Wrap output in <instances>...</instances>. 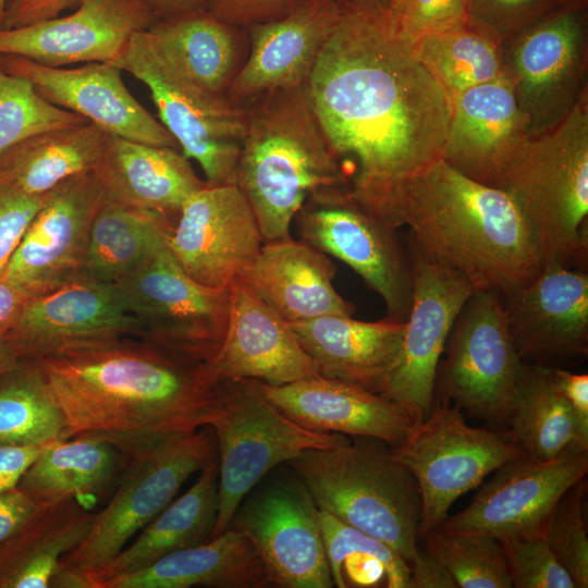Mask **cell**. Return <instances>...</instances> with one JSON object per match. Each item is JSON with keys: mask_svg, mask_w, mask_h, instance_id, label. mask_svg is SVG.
Listing matches in <instances>:
<instances>
[{"mask_svg": "<svg viewBox=\"0 0 588 588\" xmlns=\"http://www.w3.org/2000/svg\"><path fill=\"white\" fill-rule=\"evenodd\" d=\"M385 9L343 0L306 83L347 191L375 216L396 184L441 158L451 117L446 93L391 33Z\"/></svg>", "mask_w": 588, "mask_h": 588, "instance_id": "obj_1", "label": "cell"}, {"mask_svg": "<svg viewBox=\"0 0 588 588\" xmlns=\"http://www.w3.org/2000/svg\"><path fill=\"white\" fill-rule=\"evenodd\" d=\"M68 437L94 434L126 455L142 443L208 426L217 379L209 364L171 356L133 336L36 358Z\"/></svg>", "mask_w": 588, "mask_h": 588, "instance_id": "obj_2", "label": "cell"}, {"mask_svg": "<svg viewBox=\"0 0 588 588\" xmlns=\"http://www.w3.org/2000/svg\"><path fill=\"white\" fill-rule=\"evenodd\" d=\"M377 217L424 256L460 272L475 291L502 295L528 283L542 264L510 196L477 182L442 158L404 179Z\"/></svg>", "mask_w": 588, "mask_h": 588, "instance_id": "obj_3", "label": "cell"}, {"mask_svg": "<svg viewBox=\"0 0 588 588\" xmlns=\"http://www.w3.org/2000/svg\"><path fill=\"white\" fill-rule=\"evenodd\" d=\"M244 107L246 132L235 185L255 212L264 243L290 240L307 196L347 186L348 174L322 133L306 85L275 90Z\"/></svg>", "mask_w": 588, "mask_h": 588, "instance_id": "obj_4", "label": "cell"}, {"mask_svg": "<svg viewBox=\"0 0 588 588\" xmlns=\"http://www.w3.org/2000/svg\"><path fill=\"white\" fill-rule=\"evenodd\" d=\"M493 187L515 204L542 265L586 268L588 91L558 125L525 140Z\"/></svg>", "mask_w": 588, "mask_h": 588, "instance_id": "obj_5", "label": "cell"}, {"mask_svg": "<svg viewBox=\"0 0 588 588\" xmlns=\"http://www.w3.org/2000/svg\"><path fill=\"white\" fill-rule=\"evenodd\" d=\"M319 510L396 550L419 552L421 502L415 478L391 451L363 443L304 450L287 463Z\"/></svg>", "mask_w": 588, "mask_h": 588, "instance_id": "obj_6", "label": "cell"}, {"mask_svg": "<svg viewBox=\"0 0 588 588\" xmlns=\"http://www.w3.org/2000/svg\"><path fill=\"white\" fill-rule=\"evenodd\" d=\"M211 427L219 464V506L213 538L224 532L244 497L270 471L310 448L347 436L299 426L278 409L254 379L217 382Z\"/></svg>", "mask_w": 588, "mask_h": 588, "instance_id": "obj_7", "label": "cell"}, {"mask_svg": "<svg viewBox=\"0 0 588 588\" xmlns=\"http://www.w3.org/2000/svg\"><path fill=\"white\" fill-rule=\"evenodd\" d=\"M216 455L210 426L134 448L109 503L96 513L87 537L62 561L89 574L111 561L173 501L183 483Z\"/></svg>", "mask_w": 588, "mask_h": 588, "instance_id": "obj_8", "label": "cell"}, {"mask_svg": "<svg viewBox=\"0 0 588 588\" xmlns=\"http://www.w3.org/2000/svg\"><path fill=\"white\" fill-rule=\"evenodd\" d=\"M112 63L147 86L161 124L181 152L199 163L207 185L235 184L245 107L181 75L161 57L147 29L135 33Z\"/></svg>", "mask_w": 588, "mask_h": 588, "instance_id": "obj_9", "label": "cell"}, {"mask_svg": "<svg viewBox=\"0 0 588 588\" xmlns=\"http://www.w3.org/2000/svg\"><path fill=\"white\" fill-rule=\"evenodd\" d=\"M114 284L138 323L137 339L186 362H212L226 331L229 286L191 279L167 242Z\"/></svg>", "mask_w": 588, "mask_h": 588, "instance_id": "obj_10", "label": "cell"}, {"mask_svg": "<svg viewBox=\"0 0 588 588\" xmlns=\"http://www.w3.org/2000/svg\"><path fill=\"white\" fill-rule=\"evenodd\" d=\"M391 453L418 486L421 536L440 527L451 505L489 474L527 456L511 437L469 426L461 409L448 404L432 407Z\"/></svg>", "mask_w": 588, "mask_h": 588, "instance_id": "obj_11", "label": "cell"}, {"mask_svg": "<svg viewBox=\"0 0 588 588\" xmlns=\"http://www.w3.org/2000/svg\"><path fill=\"white\" fill-rule=\"evenodd\" d=\"M585 5L565 4L502 42V76L530 136L558 125L588 91Z\"/></svg>", "mask_w": 588, "mask_h": 588, "instance_id": "obj_12", "label": "cell"}, {"mask_svg": "<svg viewBox=\"0 0 588 588\" xmlns=\"http://www.w3.org/2000/svg\"><path fill=\"white\" fill-rule=\"evenodd\" d=\"M294 219L301 241L352 268L382 298L387 318L406 321L414 272L397 229L360 206L346 186L310 193Z\"/></svg>", "mask_w": 588, "mask_h": 588, "instance_id": "obj_13", "label": "cell"}, {"mask_svg": "<svg viewBox=\"0 0 588 588\" xmlns=\"http://www.w3.org/2000/svg\"><path fill=\"white\" fill-rule=\"evenodd\" d=\"M229 528L252 542L271 587H334L319 509L291 467L266 475L240 502Z\"/></svg>", "mask_w": 588, "mask_h": 588, "instance_id": "obj_14", "label": "cell"}, {"mask_svg": "<svg viewBox=\"0 0 588 588\" xmlns=\"http://www.w3.org/2000/svg\"><path fill=\"white\" fill-rule=\"evenodd\" d=\"M445 348L437 375L442 395L469 416L506 422L523 360L507 328L502 294L474 291Z\"/></svg>", "mask_w": 588, "mask_h": 588, "instance_id": "obj_15", "label": "cell"}, {"mask_svg": "<svg viewBox=\"0 0 588 588\" xmlns=\"http://www.w3.org/2000/svg\"><path fill=\"white\" fill-rule=\"evenodd\" d=\"M413 299L397 358L377 393L416 422L433 407L439 363L452 327L473 292L460 272L430 260L409 243Z\"/></svg>", "mask_w": 588, "mask_h": 588, "instance_id": "obj_16", "label": "cell"}, {"mask_svg": "<svg viewBox=\"0 0 588 588\" xmlns=\"http://www.w3.org/2000/svg\"><path fill=\"white\" fill-rule=\"evenodd\" d=\"M103 200L93 171L61 182L30 221L2 277L27 299L83 280L90 226Z\"/></svg>", "mask_w": 588, "mask_h": 588, "instance_id": "obj_17", "label": "cell"}, {"mask_svg": "<svg viewBox=\"0 0 588 588\" xmlns=\"http://www.w3.org/2000/svg\"><path fill=\"white\" fill-rule=\"evenodd\" d=\"M167 245L191 279L220 289L253 264L264 238L252 206L235 184L206 185L183 205Z\"/></svg>", "mask_w": 588, "mask_h": 588, "instance_id": "obj_18", "label": "cell"}, {"mask_svg": "<svg viewBox=\"0 0 588 588\" xmlns=\"http://www.w3.org/2000/svg\"><path fill=\"white\" fill-rule=\"evenodd\" d=\"M587 471L588 451L544 461L525 456L509 462L495 470L466 509L440 527L497 540L540 531L559 500Z\"/></svg>", "mask_w": 588, "mask_h": 588, "instance_id": "obj_19", "label": "cell"}, {"mask_svg": "<svg viewBox=\"0 0 588 588\" xmlns=\"http://www.w3.org/2000/svg\"><path fill=\"white\" fill-rule=\"evenodd\" d=\"M519 358L552 367L588 354V274L584 268L543 264L535 278L502 295Z\"/></svg>", "mask_w": 588, "mask_h": 588, "instance_id": "obj_20", "label": "cell"}, {"mask_svg": "<svg viewBox=\"0 0 588 588\" xmlns=\"http://www.w3.org/2000/svg\"><path fill=\"white\" fill-rule=\"evenodd\" d=\"M4 336L22 359H36L81 345L138 338V323L114 283L81 280L28 298Z\"/></svg>", "mask_w": 588, "mask_h": 588, "instance_id": "obj_21", "label": "cell"}, {"mask_svg": "<svg viewBox=\"0 0 588 588\" xmlns=\"http://www.w3.org/2000/svg\"><path fill=\"white\" fill-rule=\"evenodd\" d=\"M0 68L29 81L49 102L74 112L108 134L179 149L169 131L130 93L111 62L57 68L19 56H0Z\"/></svg>", "mask_w": 588, "mask_h": 588, "instance_id": "obj_22", "label": "cell"}, {"mask_svg": "<svg viewBox=\"0 0 588 588\" xmlns=\"http://www.w3.org/2000/svg\"><path fill=\"white\" fill-rule=\"evenodd\" d=\"M73 13L15 28H0V56L40 64L114 62L155 14L139 0H76Z\"/></svg>", "mask_w": 588, "mask_h": 588, "instance_id": "obj_23", "label": "cell"}, {"mask_svg": "<svg viewBox=\"0 0 588 588\" xmlns=\"http://www.w3.org/2000/svg\"><path fill=\"white\" fill-rule=\"evenodd\" d=\"M343 11V0H299L284 15L249 27V53L226 98L238 106L305 86Z\"/></svg>", "mask_w": 588, "mask_h": 588, "instance_id": "obj_24", "label": "cell"}, {"mask_svg": "<svg viewBox=\"0 0 588 588\" xmlns=\"http://www.w3.org/2000/svg\"><path fill=\"white\" fill-rule=\"evenodd\" d=\"M229 291L225 335L209 364L217 381L283 385L319 375L289 322L242 280L235 279Z\"/></svg>", "mask_w": 588, "mask_h": 588, "instance_id": "obj_25", "label": "cell"}, {"mask_svg": "<svg viewBox=\"0 0 588 588\" xmlns=\"http://www.w3.org/2000/svg\"><path fill=\"white\" fill-rule=\"evenodd\" d=\"M529 137L512 88L501 76L452 100L441 158L466 176L493 186Z\"/></svg>", "mask_w": 588, "mask_h": 588, "instance_id": "obj_26", "label": "cell"}, {"mask_svg": "<svg viewBox=\"0 0 588 588\" xmlns=\"http://www.w3.org/2000/svg\"><path fill=\"white\" fill-rule=\"evenodd\" d=\"M285 416L315 431L371 438L395 446L415 425L399 404L365 388L320 375L283 385L260 382Z\"/></svg>", "mask_w": 588, "mask_h": 588, "instance_id": "obj_27", "label": "cell"}, {"mask_svg": "<svg viewBox=\"0 0 588 588\" xmlns=\"http://www.w3.org/2000/svg\"><path fill=\"white\" fill-rule=\"evenodd\" d=\"M93 173L106 198L155 215L171 230L185 201L207 185L176 148L111 134Z\"/></svg>", "mask_w": 588, "mask_h": 588, "instance_id": "obj_28", "label": "cell"}, {"mask_svg": "<svg viewBox=\"0 0 588 588\" xmlns=\"http://www.w3.org/2000/svg\"><path fill=\"white\" fill-rule=\"evenodd\" d=\"M336 268L327 254L293 238L264 243L237 278L286 322L324 315L352 316L355 306L334 289Z\"/></svg>", "mask_w": 588, "mask_h": 588, "instance_id": "obj_29", "label": "cell"}, {"mask_svg": "<svg viewBox=\"0 0 588 588\" xmlns=\"http://www.w3.org/2000/svg\"><path fill=\"white\" fill-rule=\"evenodd\" d=\"M301 346L326 378L377 392L400 353L405 322H368L324 315L289 322Z\"/></svg>", "mask_w": 588, "mask_h": 588, "instance_id": "obj_30", "label": "cell"}, {"mask_svg": "<svg viewBox=\"0 0 588 588\" xmlns=\"http://www.w3.org/2000/svg\"><path fill=\"white\" fill-rule=\"evenodd\" d=\"M219 506L218 455L200 470L197 480L166 506L111 561L90 572L96 588L114 577L143 569L179 550L213 538Z\"/></svg>", "mask_w": 588, "mask_h": 588, "instance_id": "obj_31", "label": "cell"}, {"mask_svg": "<svg viewBox=\"0 0 588 588\" xmlns=\"http://www.w3.org/2000/svg\"><path fill=\"white\" fill-rule=\"evenodd\" d=\"M126 461V453L111 441L76 434L50 442L17 488L46 505L76 500L93 509L114 491Z\"/></svg>", "mask_w": 588, "mask_h": 588, "instance_id": "obj_32", "label": "cell"}, {"mask_svg": "<svg viewBox=\"0 0 588 588\" xmlns=\"http://www.w3.org/2000/svg\"><path fill=\"white\" fill-rule=\"evenodd\" d=\"M271 587L258 552L228 528L206 543L170 553L151 565L107 580L102 588Z\"/></svg>", "mask_w": 588, "mask_h": 588, "instance_id": "obj_33", "label": "cell"}, {"mask_svg": "<svg viewBox=\"0 0 588 588\" xmlns=\"http://www.w3.org/2000/svg\"><path fill=\"white\" fill-rule=\"evenodd\" d=\"M241 27L198 10L154 23L147 32L161 57L181 75L225 96L240 70Z\"/></svg>", "mask_w": 588, "mask_h": 588, "instance_id": "obj_34", "label": "cell"}, {"mask_svg": "<svg viewBox=\"0 0 588 588\" xmlns=\"http://www.w3.org/2000/svg\"><path fill=\"white\" fill-rule=\"evenodd\" d=\"M506 422L511 439L530 458L588 451V425L559 390L550 366L523 362Z\"/></svg>", "mask_w": 588, "mask_h": 588, "instance_id": "obj_35", "label": "cell"}, {"mask_svg": "<svg viewBox=\"0 0 588 588\" xmlns=\"http://www.w3.org/2000/svg\"><path fill=\"white\" fill-rule=\"evenodd\" d=\"M95 517L76 500L46 505L0 543V588H49L61 559L87 537Z\"/></svg>", "mask_w": 588, "mask_h": 588, "instance_id": "obj_36", "label": "cell"}, {"mask_svg": "<svg viewBox=\"0 0 588 588\" xmlns=\"http://www.w3.org/2000/svg\"><path fill=\"white\" fill-rule=\"evenodd\" d=\"M107 135L89 122L36 134L0 156V181L30 196L45 195L66 179L91 172Z\"/></svg>", "mask_w": 588, "mask_h": 588, "instance_id": "obj_37", "label": "cell"}, {"mask_svg": "<svg viewBox=\"0 0 588 588\" xmlns=\"http://www.w3.org/2000/svg\"><path fill=\"white\" fill-rule=\"evenodd\" d=\"M171 231L157 216L105 197L90 226L83 280L115 283L162 246Z\"/></svg>", "mask_w": 588, "mask_h": 588, "instance_id": "obj_38", "label": "cell"}, {"mask_svg": "<svg viewBox=\"0 0 588 588\" xmlns=\"http://www.w3.org/2000/svg\"><path fill=\"white\" fill-rule=\"evenodd\" d=\"M411 48L451 103L466 89L502 76V42L469 22L425 35Z\"/></svg>", "mask_w": 588, "mask_h": 588, "instance_id": "obj_39", "label": "cell"}, {"mask_svg": "<svg viewBox=\"0 0 588 588\" xmlns=\"http://www.w3.org/2000/svg\"><path fill=\"white\" fill-rule=\"evenodd\" d=\"M66 438L65 417L36 359L24 358L0 375V444Z\"/></svg>", "mask_w": 588, "mask_h": 588, "instance_id": "obj_40", "label": "cell"}, {"mask_svg": "<svg viewBox=\"0 0 588 588\" xmlns=\"http://www.w3.org/2000/svg\"><path fill=\"white\" fill-rule=\"evenodd\" d=\"M333 585L339 588H408L409 563L388 543L319 510Z\"/></svg>", "mask_w": 588, "mask_h": 588, "instance_id": "obj_41", "label": "cell"}, {"mask_svg": "<svg viewBox=\"0 0 588 588\" xmlns=\"http://www.w3.org/2000/svg\"><path fill=\"white\" fill-rule=\"evenodd\" d=\"M426 551L452 575L460 588H511L500 542L481 534L451 532L442 527L425 536Z\"/></svg>", "mask_w": 588, "mask_h": 588, "instance_id": "obj_42", "label": "cell"}, {"mask_svg": "<svg viewBox=\"0 0 588 588\" xmlns=\"http://www.w3.org/2000/svg\"><path fill=\"white\" fill-rule=\"evenodd\" d=\"M88 123L46 100L24 77L0 68V156L36 134Z\"/></svg>", "mask_w": 588, "mask_h": 588, "instance_id": "obj_43", "label": "cell"}, {"mask_svg": "<svg viewBox=\"0 0 588 588\" xmlns=\"http://www.w3.org/2000/svg\"><path fill=\"white\" fill-rule=\"evenodd\" d=\"M586 480H578L559 500L540 532L577 588L588 587V538L585 520Z\"/></svg>", "mask_w": 588, "mask_h": 588, "instance_id": "obj_44", "label": "cell"}, {"mask_svg": "<svg viewBox=\"0 0 588 588\" xmlns=\"http://www.w3.org/2000/svg\"><path fill=\"white\" fill-rule=\"evenodd\" d=\"M498 541L505 556L512 587L577 588L540 531L506 537Z\"/></svg>", "mask_w": 588, "mask_h": 588, "instance_id": "obj_45", "label": "cell"}, {"mask_svg": "<svg viewBox=\"0 0 588 588\" xmlns=\"http://www.w3.org/2000/svg\"><path fill=\"white\" fill-rule=\"evenodd\" d=\"M385 15L391 33L412 46L425 35L468 23V0H391Z\"/></svg>", "mask_w": 588, "mask_h": 588, "instance_id": "obj_46", "label": "cell"}, {"mask_svg": "<svg viewBox=\"0 0 588 588\" xmlns=\"http://www.w3.org/2000/svg\"><path fill=\"white\" fill-rule=\"evenodd\" d=\"M577 0H468V22L501 42Z\"/></svg>", "mask_w": 588, "mask_h": 588, "instance_id": "obj_47", "label": "cell"}, {"mask_svg": "<svg viewBox=\"0 0 588 588\" xmlns=\"http://www.w3.org/2000/svg\"><path fill=\"white\" fill-rule=\"evenodd\" d=\"M48 194L30 196L0 181V277Z\"/></svg>", "mask_w": 588, "mask_h": 588, "instance_id": "obj_48", "label": "cell"}, {"mask_svg": "<svg viewBox=\"0 0 588 588\" xmlns=\"http://www.w3.org/2000/svg\"><path fill=\"white\" fill-rule=\"evenodd\" d=\"M299 0H213L210 12L220 20L249 27L287 13Z\"/></svg>", "mask_w": 588, "mask_h": 588, "instance_id": "obj_49", "label": "cell"}, {"mask_svg": "<svg viewBox=\"0 0 588 588\" xmlns=\"http://www.w3.org/2000/svg\"><path fill=\"white\" fill-rule=\"evenodd\" d=\"M45 506L17 487L0 492V543L20 530Z\"/></svg>", "mask_w": 588, "mask_h": 588, "instance_id": "obj_50", "label": "cell"}, {"mask_svg": "<svg viewBox=\"0 0 588 588\" xmlns=\"http://www.w3.org/2000/svg\"><path fill=\"white\" fill-rule=\"evenodd\" d=\"M76 0H8L0 28H15L59 16Z\"/></svg>", "mask_w": 588, "mask_h": 588, "instance_id": "obj_51", "label": "cell"}, {"mask_svg": "<svg viewBox=\"0 0 588 588\" xmlns=\"http://www.w3.org/2000/svg\"><path fill=\"white\" fill-rule=\"evenodd\" d=\"M49 443L0 444V492L16 488Z\"/></svg>", "mask_w": 588, "mask_h": 588, "instance_id": "obj_52", "label": "cell"}, {"mask_svg": "<svg viewBox=\"0 0 588 588\" xmlns=\"http://www.w3.org/2000/svg\"><path fill=\"white\" fill-rule=\"evenodd\" d=\"M409 566L408 588H457L452 575L427 551H419Z\"/></svg>", "mask_w": 588, "mask_h": 588, "instance_id": "obj_53", "label": "cell"}, {"mask_svg": "<svg viewBox=\"0 0 588 588\" xmlns=\"http://www.w3.org/2000/svg\"><path fill=\"white\" fill-rule=\"evenodd\" d=\"M554 381L578 418L588 425V375L552 367Z\"/></svg>", "mask_w": 588, "mask_h": 588, "instance_id": "obj_54", "label": "cell"}, {"mask_svg": "<svg viewBox=\"0 0 588 588\" xmlns=\"http://www.w3.org/2000/svg\"><path fill=\"white\" fill-rule=\"evenodd\" d=\"M26 296L19 291L13 284L0 277V334L4 333L12 327L14 321L21 314Z\"/></svg>", "mask_w": 588, "mask_h": 588, "instance_id": "obj_55", "label": "cell"}, {"mask_svg": "<svg viewBox=\"0 0 588 588\" xmlns=\"http://www.w3.org/2000/svg\"><path fill=\"white\" fill-rule=\"evenodd\" d=\"M49 588H96V585L87 571L64 563L61 559L50 579Z\"/></svg>", "mask_w": 588, "mask_h": 588, "instance_id": "obj_56", "label": "cell"}, {"mask_svg": "<svg viewBox=\"0 0 588 588\" xmlns=\"http://www.w3.org/2000/svg\"><path fill=\"white\" fill-rule=\"evenodd\" d=\"M151 12L160 13L167 17H172L198 10H207L213 0H139Z\"/></svg>", "mask_w": 588, "mask_h": 588, "instance_id": "obj_57", "label": "cell"}, {"mask_svg": "<svg viewBox=\"0 0 588 588\" xmlns=\"http://www.w3.org/2000/svg\"><path fill=\"white\" fill-rule=\"evenodd\" d=\"M21 360L10 342L0 334V375L16 367Z\"/></svg>", "mask_w": 588, "mask_h": 588, "instance_id": "obj_58", "label": "cell"}, {"mask_svg": "<svg viewBox=\"0 0 588 588\" xmlns=\"http://www.w3.org/2000/svg\"><path fill=\"white\" fill-rule=\"evenodd\" d=\"M7 2H8V0H0V27H1V24H2V19H3Z\"/></svg>", "mask_w": 588, "mask_h": 588, "instance_id": "obj_59", "label": "cell"}, {"mask_svg": "<svg viewBox=\"0 0 588 588\" xmlns=\"http://www.w3.org/2000/svg\"><path fill=\"white\" fill-rule=\"evenodd\" d=\"M373 1H377L380 4H382L384 8H387L391 0H373Z\"/></svg>", "mask_w": 588, "mask_h": 588, "instance_id": "obj_60", "label": "cell"}, {"mask_svg": "<svg viewBox=\"0 0 588 588\" xmlns=\"http://www.w3.org/2000/svg\"><path fill=\"white\" fill-rule=\"evenodd\" d=\"M577 1H580V2H584V3H586V0H577Z\"/></svg>", "mask_w": 588, "mask_h": 588, "instance_id": "obj_61", "label": "cell"}]
</instances>
